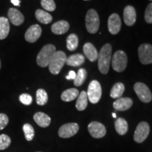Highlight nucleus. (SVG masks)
<instances>
[{
	"label": "nucleus",
	"mask_w": 152,
	"mask_h": 152,
	"mask_svg": "<svg viewBox=\"0 0 152 152\" xmlns=\"http://www.w3.org/2000/svg\"><path fill=\"white\" fill-rule=\"evenodd\" d=\"M112 47L110 44H106L101 49L98 54V67L102 74H106L109 72L110 64L112 58Z\"/></svg>",
	"instance_id": "nucleus-1"
},
{
	"label": "nucleus",
	"mask_w": 152,
	"mask_h": 152,
	"mask_svg": "<svg viewBox=\"0 0 152 152\" xmlns=\"http://www.w3.org/2000/svg\"><path fill=\"white\" fill-rule=\"evenodd\" d=\"M56 52V47L51 44L43 47L37 56V65L42 68L48 66L52 56Z\"/></svg>",
	"instance_id": "nucleus-2"
},
{
	"label": "nucleus",
	"mask_w": 152,
	"mask_h": 152,
	"mask_svg": "<svg viewBox=\"0 0 152 152\" xmlns=\"http://www.w3.org/2000/svg\"><path fill=\"white\" fill-rule=\"evenodd\" d=\"M67 57L62 51H57L54 53L49 64V69L53 75H58L66 64Z\"/></svg>",
	"instance_id": "nucleus-3"
},
{
	"label": "nucleus",
	"mask_w": 152,
	"mask_h": 152,
	"mask_svg": "<svg viewBox=\"0 0 152 152\" xmlns=\"http://www.w3.org/2000/svg\"><path fill=\"white\" fill-rule=\"evenodd\" d=\"M99 17L94 9H90L87 11L85 17V25L87 32L91 34H94L99 28Z\"/></svg>",
	"instance_id": "nucleus-4"
},
{
	"label": "nucleus",
	"mask_w": 152,
	"mask_h": 152,
	"mask_svg": "<svg viewBox=\"0 0 152 152\" xmlns=\"http://www.w3.org/2000/svg\"><path fill=\"white\" fill-rule=\"evenodd\" d=\"M112 68L116 72H123L127 67L128 57L123 51L119 50L115 52L111 58Z\"/></svg>",
	"instance_id": "nucleus-5"
},
{
	"label": "nucleus",
	"mask_w": 152,
	"mask_h": 152,
	"mask_svg": "<svg viewBox=\"0 0 152 152\" xmlns=\"http://www.w3.org/2000/svg\"><path fill=\"white\" fill-rule=\"evenodd\" d=\"M87 94L88 100L92 104H96L99 102L102 96V87L97 80H92L90 83Z\"/></svg>",
	"instance_id": "nucleus-6"
},
{
	"label": "nucleus",
	"mask_w": 152,
	"mask_h": 152,
	"mask_svg": "<svg viewBox=\"0 0 152 152\" xmlns=\"http://www.w3.org/2000/svg\"><path fill=\"white\" fill-rule=\"evenodd\" d=\"M134 90L138 98L144 103H149L152 100V94L149 88L142 83H137L134 85Z\"/></svg>",
	"instance_id": "nucleus-7"
},
{
	"label": "nucleus",
	"mask_w": 152,
	"mask_h": 152,
	"mask_svg": "<svg viewBox=\"0 0 152 152\" xmlns=\"http://www.w3.org/2000/svg\"><path fill=\"white\" fill-rule=\"evenodd\" d=\"M138 56L140 62L144 65L152 64V45L142 44L138 49Z\"/></svg>",
	"instance_id": "nucleus-8"
},
{
	"label": "nucleus",
	"mask_w": 152,
	"mask_h": 152,
	"mask_svg": "<svg viewBox=\"0 0 152 152\" xmlns=\"http://www.w3.org/2000/svg\"><path fill=\"white\" fill-rule=\"evenodd\" d=\"M150 132L149 125L147 122L139 123L134 134V140L137 143H142L147 138Z\"/></svg>",
	"instance_id": "nucleus-9"
},
{
	"label": "nucleus",
	"mask_w": 152,
	"mask_h": 152,
	"mask_svg": "<svg viewBox=\"0 0 152 152\" xmlns=\"http://www.w3.org/2000/svg\"><path fill=\"white\" fill-rule=\"evenodd\" d=\"M78 130L79 125L77 123H66L58 130V135L61 138H69L77 134Z\"/></svg>",
	"instance_id": "nucleus-10"
},
{
	"label": "nucleus",
	"mask_w": 152,
	"mask_h": 152,
	"mask_svg": "<svg viewBox=\"0 0 152 152\" xmlns=\"http://www.w3.org/2000/svg\"><path fill=\"white\" fill-rule=\"evenodd\" d=\"M88 130L90 134L94 138L99 139L105 136L106 129L105 126L99 122L93 121L88 125Z\"/></svg>",
	"instance_id": "nucleus-11"
},
{
	"label": "nucleus",
	"mask_w": 152,
	"mask_h": 152,
	"mask_svg": "<svg viewBox=\"0 0 152 152\" xmlns=\"http://www.w3.org/2000/svg\"><path fill=\"white\" fill-rule=\"evenodd\" d=\"M42 35V28L39 25L35 24L28 28L25 34V39L30 43H34L38 40Z\"/></svg>",
	"instance_id": "nucleus-12"
},
{
	"label": "nucleus",
	"mask_w": 152,
	"mask_h": 152,
	"mask_svg": "<svg viewBox=\"0 0 152 152\" xmlns=\"http://www.w3.org/2000/svg\"><path fill=\"white\" fill-rule=\"evenodd\" d=\"M121 28V20L117 14H112L108 19V29L112 35H116Z\"/></svg>",
	"instance_id": "nucleus-13"
},
{
	"label": "nucleus",
	"mask_w": 152,
	"mask_h": 152,
	"mask_svg": "<svg viewBox=\"0 0 152 152\" xmlns=\"http://www.w3.org/2000/svg\"><path fill=\"white\" fill-rule=\"evenodd\" d=\"M136 18V11L134 7L130 5L125 7L123 11V18H124L125 23L128 26H132L135 23Z\"/></svg>",
	"instance_id": "nucleus-14"
},
{
	"label": "nucleus",
	"mask_w": 152,
	"mask_h": 152,
	"mask_svg": "<svg viewBox=\"0 0 152 152\" xmlns=\"http://www.w3.org/2000/svg\"><path fill=\"white\" fill-rule=\"evenodd\" d=\"M9 20L14 26H19L24 22V16L22 13L18 9L11 8L8 11Z\"/></svg>",
	"instance_id": "nucleus-15"
},
{
	"label": "nucleus",
	"mask_w": 152,
	"mask_h": 152,
	"mask_svg": "<svg viewBox=\"0 0 152 152\" xmlns=\"http://www.w3.org/2000/svg\"><path fill=\"white\" fill-rule=\"evenodd\" d=\"M133 102L130 98L124 97V98H119L118 99L113 102V107L114 109L117 111H126L130 109L132 106Z\"/></svg>",
	"instance_id": "nucleus-16"
},
{
	"label": "nucleus",
	"mask_w": 152,
	"mask_h": 152,
	"mask_svg": "<svg viewBox=\"0 0 152 152\" xmlns=\"http://www.w3.org/2000/svg\"><path fill=\"white\" fill-rule=\"evenodd\" d=\"M83 52H84V54L87 58L90 61H95L97 59V50H96V49L95 48L92 43L87 42L85 44V45L83 46Z\"/></svg>",
	"instance_id": "nucleus-17"
},
{
	"label": "nucleus",
	"mask_w": 152,
	"mask_h": 152,
	"mask_svg": "<svg viewBox=\"0 0 152 152\" xmlns=\"http://www.w3.org/2000/svg\"><path fill=\"white\" fill-rule=\"evenodd\" d=\"M69 23L66 20H59L52 26V31L56 35L65 34L69 30Z\"/></svg>",
	"instance_id": "nucleus-18"
},
{
	"label": "nucleus",
	"mask_w": 152,
	"mask_h": 152,
	"mask_svg": "<svg viewBox=\"0 0 152 152\" xmlns=\"http://www.w3.org/2000/svg\"><path fill=\"white\" fill-rule=\"evenodd\" d=\"M35 123L41 128H47L51 123V118L47 114L42 112H37L33 116Z\"/></svg>",
	"instance_id": "nucleus-19"
},
{
	"label": "nucleus",
	"mask_w": 152,
	"mask_h": 152,
	"mask_svg": "<svg viewBox=\"0 0 152 152\" xmlns=\"http://www.w3.org/2000/svg\"><path fill=\"white\" fill-rule=\"evenodd\" d=\"M85 59V56L83 54H76L71 55V56H70L68 58H67L66 64L68 66L77 67V66H81L82 64H84Z\"/></svg>",
	"instance_id": "nucleus-20"
},
{
	"label": "nucleus",
	"mask_w": 152,
	"mask_h": 152,
	"mask_svg": "<svg viewBox=\"0 0 152 152\" xmlns=\"http://www.w3.org/2000/svg\"><path fill=\"white\" fill-rule=\"evenodd\" d=\"M9 30H10L9 20L5 17H0V40L4 39L6 37H7Z\"/></svg>",
	"instance_id": "nucleus-21"
},
{
	"label": "nucleus",
	"mask_w": 152,
	"mask_h": 152,
	"mask_svg": "<svg viewBox=\"0 0 152 152\" xmlns=\"http://www.w3.org/2000/svg\"><path fill=\"white\" fill-rule=\"evenodd\" d=\"M35 17L38 21L42 24H49L52 21V15L42 9H37L35 11Z\"/></svg>",
	"instance_id": "nucleus-22"
},
{
	"label": "nucleus",
	"mask_w": 152,
	"mask_h": 152,
	"mask_svg": "<svg viewBox=\"0 0 152 152\" xmlns=\"http://www.w3.org/2000/svg\"><path fill=\"white\" fill-rule=\"evenodd\" d=\"M115 128L120 135H124L128 130V122L123 118H119L115 122Z\"/></svg>",
	"instance_id": "nucleus-23"
},
{
	"label": "nucleus",
	"mask_w": 152,
	"mask_h": 152,
	"mask_svg": "<svg viewBox=\"0 0 152 152\" xmlns=\"http://www.w3.org/2000/svg\"><path fill=\"white\" fill-rule=\"evenodd\" d=\"M79 95V91L75 88L68 89L62 92L61 98L64 102H71L76 99Z\"/></svg>",
	"instance_id": "nucleus-24"
},
{
	"label": "nucleus",
	"mask_w": 152,
	"mask_h": 152,
	"mask_svg": "<svg viewBox=\"0 0 152 152\" xmlns=\"http://www.w3.org/2000/svg\"><path fill=\"white\" fill-rule=\"evenodd\" d=\"M87 102H88V98H87V93L85 91H83L80 92V94H79L78 97H77L75 104L76 109L80 111H84L87 106Z\"/></svg>",
	"instance_id": "nucleus-25"
},
{
	"label": "nucleus",
	"mask_w": 152,
	"mask_h": 152,
	"mask_svg": "<svg viewBox=\"0 0 152 152\" xmlns=\"http://www.w3.org/2000/svg\"><path fill=\"white\" fill-rule=\"evenodd\" d=\"M125 91V85L122 83H117L112 87L110 96L113 99H119L122 96Z\"/></svg>",
	"instance_id": "nucleus-26"
},
{
	"label": "nucleus",
	"mask_w": 152,
	"mask_h": 152,
	"mask_svg": "<svg viewBox=\"0 0 152 152\" xmlns=\"http://www.w3.org/2000/svg\"><path fill=\"white\" fill-rule=\"evenodd\" d=\"M66 46L69 51H74L78 47V37L75 34H71L66 39Z\"/></svg>",
	"instance_id": "nucleus-27"
},
{
	"label": "nucleus",
	"mask_w": 152,
	"mask_h": 152,
	"mask_svg": "<svg viewBox=\"0 0 152 152\" xmlns=\"http://www.w3.org/2000/svg\"><path fill=\"white\" fill-rule=\"evenodd\" d=\"M48 102V95L43 89H39L36 92V102L38 105L44 106Z\"/></svg>",
	"instance_id": "nucleus-28"
},
{
	"label": "nucleus",
	"mask_w": 152,
	"mask_h": 152,
	"mask_svg": "<svg viewBox=\"0 0 152 152\" xmlns=\"http://www.w3.org/2000/svg\"><path fill=\"white\" fill-rule=\"evenodd\" d=\"M87 77V71L84 68H80L79 69L77 73L76 74V77L74 80V85L76 87H80L84 83Z\"/></svg>",
	"instance_id": "nucleus-29"
},
{
	"label": "nucleus",
	"mask_w": 152,
	"mask_h": 152,
	"mask_svg": "<svg viewBox=\"0 0 152 152\" xmlns=\"http://www.w3.org/2000/svg\"><path fill=\"white\" fill-rule=\"evenodd\" d=\"M23 130L25 137H26L27 141H31L33 140L34 137H35V130L30 124L26 123L23 126Z\"/></svg>",
	"instance_id": "nucleus-30"
},
{
	"label": "nucleus",
	"mask_w": 152,
	"mask_h": 152,
	"mask_svg": "<svg viewBox=\"0 0 152 152\" xmlns=\"http://www.w3.org/2000/svg\"><path fill=\"white\" fill-rule=\"evenodd\" d=\"M11 138L5 134H0V150H4L10 146Z\"/></svg>",
	"instance_id": "nucleus-31"
},
{
	"label": "nucleus",
	"mask_w": 152,
	"mask_h": 152,
	"mask_svg": "<svg viewBox=\"0 0 152 152\" xmlns=\"http://www.w3.org/2000/svg\"><path fill=\"white\" fill-rule=\"evenodd\" d=\"M41 5L46 11H54L56 9V4L54 0H41Z\"/></svg>",
	"instance_id": "nucleus-32"
},
{
	"label": "nucleus",
	"mask_w": 152,
	"mask_h": 152,
	"mask_svg": "<svg viewBox=\"0 0 152 152\" xmlns=\"http://www.w3.org/2000/svg\"><path fill=\"white\" fill-rule=\"evenodd\" d=\"M144 19L147 23L152 24V3H150L146 8L144 13Z\"/></svg>",
	"instance_id": "nucleus-33"
},
{
	"label": "nucleus",
	"mask_w": 152,
	"mask_h": 152,
	"mask_svg": "<svg viewBox=\"0 0 152 152\" xmlns=\"http://www.w3.org/2000/svg\"><path fill=\"white\" fill-rule=\"evenodd\" d=\"M19 100L24 105H30L33 102V98L28 94H22L19 96Z\"/></svg>",
	"instance_id": "nucleus-34"
},
{
	"label": "nucleus",
	"mask_w": 152,
	"mask_h": 152,
	"mask_svg": "<svg viewBox=\"0 0 152 152\" xmlns=\"http://www.w3.org/2000/svg\"><path fill=\"white\" fill-rule=\"evenodd\" d=\"M9 123V118L4 113H0V130L6 128Z\"/></svg>",
	"instance_id": "nucleus-35"
},
{
	"label": "nucleus",
	"mask_w": 152,
	"mask_h": 152,
	"mask_svg": "<svg viewBox=\"0 0 152 152\" xmlns=\"http://www.w3.org/2000/svg\"><path fill=\"white\" fill-rule=\"evenodd\" d=\"M76 77V73L75 71H70L68 73V75L66 76V79L67 80H75Z\"/></svg>",
	"instance_id": "nucleus-36"
},
{
	"label": "nucleus",
	"mask_w": 152,
	"mask_h": 152,
	"mask_svg": "<svg viewBox=\"0 0 152 152\" xmlns=\"http://www.w3.org/2000/svg\"><path fill=\"white\" fill-rule=\"evenodd\" d=\"M11 2L14 6H16V7H20V0H11Z\"/></svg>",
	"instance_id": "nucleus-37"
},
{
	"label": "nucleus",
	"mask_w": 152,
	"mask_h": 152,
	"mask_svg": "<svg viewBox=\"0 0 152 152\" xmlns=\"http://www.w3.org/2000/svg\"><path fill=\"white\" fill-rule=\"evenodd\" d=\"M112 115H113V118H116V114H115V113H113V114H112Z\"/></svg>",
	"instance_id": "nucleus-38"
},
{
	"label": "nucleus",
	"mask_w": 152,
	"mask_h": 152,
	"mask_svg": "<svg viewBox=\"0 0 152 152\" xmlns=\"http://www.w3.org/2000/svg\"><path fill=\"white\" fill-rule=\"evenodd\" d=\"M0 69H1V61H0Z\"/></svg>",
	"instance_id": "nucleus-39"
},
{
	"label": "nucleus",
	"mask_w": 152,
	"mask_h": 152,
	"mask_svg": "<svg viewBox=\"0 0 152 152\" xmlns=\"http://www.w3.org/2000/svg\"><path fill=\"white\" fill-rule=\"evenodd\" d=\"M84 1H89V0H84Z\"/></svg>",
	"instance_id": "nucleus-40"
},
{
	"label": "nucleus",
	"mask_w": 152,
	"mask_h": 152,
	"mask_svg": "<svg viewBox=\"0 0 152 152\" xmlns=\"http://www.w3.org/2000/svg\"><path fill=\"white\" fill-rule=\"evenodd\" d=\"M149 1H152V0H149Z\"/></svg>",
	"instance_id": "nucleus-41"
},
{
	"label": "nucleus",
	"mask_w": 152,
	"mask_h": 152,
	"mask_svg": "<svg viewBox=\"0 0 152 152\" xmlns=\"http://www.w3.org/2000/svg\"><path fill=\"white\" fill-rule=\"evenodd\" d=\"M37 152H41V151H37Z\"/></svg>",
	"instance_id": "nucleus-42"
}]
</instances>
